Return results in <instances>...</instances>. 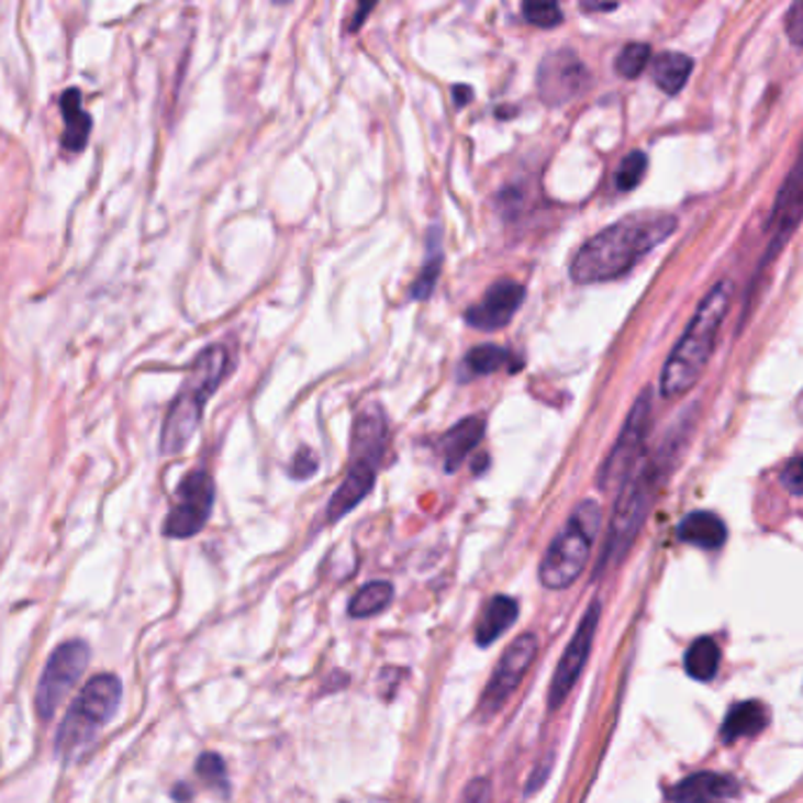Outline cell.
<instances>
[{"mask_svg":"<svg viewBox=\"0 0 803 803\" xmlns=\"http://www.w3.org/2000/svg\"><path fill=\"white\" fill-rule=\"evenodd\" d=\"M677 224L679 220L671 212H632L582 245L570 261V278L589 286L629 274L648 253L677 232Z\"/></svg>","mask_w":803,"mask_h":803,"instance_id":"obj_1","label":"cell"},{"mask_svg":"<svg viewBox=\"0 0 803 803\" xmlns=\"http://www.w3.org/2000/svg\"><path fill=\"white\" fill-rule=\"evenodd\" d=\"M735 286L728 278L718 281L704 294L695 316L688 323L679 344L671 349L660 375V393L665 399H679L691 391L707 368L716 347V337L733 302Z\"/></svg>","mask_w":803,"mask_h":803,"instance_id":"obj_2","label":"cell"},{"mask_svg":"<svg viewBox=\"0 0 803 803\" xmlns=\"http://www.w3.org/2000/svg\"><path fill=\"white\" fill-rule=\"evenodd\" d=\"M669 450L660 448L653 457H642L629 479L620 486L613 518L605 535V545L599 559V572L615 566L629 551L638 531L644 528L648 512L653 510L655 495L669 473Z\"/></svg>","mask_w":803,"mask_h":803,"instance_id":"obj_3","label":"cell"},{"mask_svg":"<svg viewBox=\"0 0 803 803\" xmlns=\"http://www.w3.org/2000/svg\"><path fill=\"white\" fill-rule=\"evenodd\" d=\"M228 370H232V354H228L226 344H212V347H205L196 356L187 382L179 391V397L172 401L166 422H163V455H177L185 450L203 420L205 403L224 382Z\"/></svg>","mask_w":803,"mask_h":803,"instance_id":"obj_4","label":"cell"},{"mask_svg":"<svg viewBox=\"0 0 803 803\" xmlns=\"http://www.w3.org/2000/svg\"><path fill=\"white\" fill-rule=\"evenodd\" d=\"M601 526V506L594 500H584L576 506L566 528L554 537L543 564H539V582L554 592H561L576 582L592 556L594 537Z\"/></svg>","mask_w":803,"mask_h":803,"instance_id":"obj_5","label":"cell"},{"mask_svg":"<svg viewBox=\"0 0 803 803\" xmlns=\"http://www.w3.org/2000/svg\"><path fill=\"white\" fill-rule=\"evenodd\" d=\"M123 698L121 679L113 674H97L83 688L64 716L57 733V751L74 757L94 740L109 721L116 716Z\"/></svg>","mask_w":803,"mask_h":803,"instance_id":"obj_6","label":"cell"},{"mask_svg":"<svg viewBox=\"0 0 803 803\" xmlns=\"http://www.w3.org/2000/svg\"><path fill=\"white\" fill-rule=\"evenodd\" d=\"M650 422H653V399L650 389H644L634 401L632 411L625 420V427H622L611 455L605 457V462L601 465L596 483L603 493L620 490V486L629 479L634 467L642 462Z\"/></svg>","mask_w":803,"mask_h":803,"instance_id":"obj_7","label":"cell"},{"mask_svg":"<svg viewBox=\"0 0 803 803\" xmlns=\"http://www.w3.org/2000/svg\"><path fill=\"white\" fill-rule=\"evenodd\" d=\"M90 665V646L80 638L59 644L51 658L45 662V669L38 681L36 691V710L43 721H51L55 712L62 707V702L74 691L78 679Z\"/></svg>","mask_w":803,"mask_h":803,"instance_id":"obj_8","label":"cell"},{"mask_svg":"<svg viewBox=\"0 0 803 803\" xmlns=\"http://www.w3.org/2000/svg\"><path fill=\"white\" fill-rule=\"evenodd\" d=\"M215 504V481L208 471H191L175 490V502L163 523V535L170 539H187L199 535Z\"/></svg>","mask_w":803,"mask_h":803,"instance_id":"obj_9","label":"cell"},{"mask_svg":"<svg viewBox=\"0 0 803 803\" xmlns=\"http://www.w3.org/2000/svg\"><path fill=\"white\" fill-rule=\"evenodd\" d=\"M537 650H539V644L533 632L516 636L514 642L506 646V650L502 653V658L493 671V677H490L486 691L479 700V714L483 721L493 718L504 707L506 700L516 693V688L521 685L523 677L528 674V669L533 667V662L537 658Z\"/></svg>","mask_w":803,"mask_h":803,"instance_id":"obj_10","label":"cell"},{"mask_svg":"<svg viewBox=\"0 0 803 803\" xmlns=\"http://www.w3.org/2000/svg\"><path fill=\"white\" fill-rule=\"evenodd\" d=\"M599 617H601V601L594 599L592 603L587 605V611L580 620L576 634H572L570 644L566 646L559 665H556V671H554L551 683H549V695H547V704H549L551 712L559 710L561 704L568 700V695L572 693V688H576V683L582 674V669L589 660V655H592Z\"/></svg>","mask_w":803,"mask_h":803,"instance_id":"obj_11","label":"cell"},{"mask_svg":"<svg viewBox=\"0 0 803 803\" xmlns=\"http://www.w3.org/2000/svg\"><path fill=\"white\" fill-rule=\"evenodd\" d=\"M589 83V71L580 57L572 51L549 53L537 69V90L539 97L551 107L566 104L578 97Z\"/></svg>","mask_w":803,"mask_h":803,"instance_id":"obj_12","label":"cell"},{"mask_svg":"<svg viewBox=\"0 0 803 803\" xmlns=\"http://www.w3.org/2000/svg\"><path fill=\"white\" fill-rule=\"evenodd\" d=\"M526 298V288L512 281V278H500L486 290L481 302L465 311V321L483 333H495L500 327L510 325L518 306Z\"/></svg>","mask_w":803,"mask_h":803,"instance_id":"obj_13","label":"cell"},{"mask_svg":"<svg viewBox=\"0 0 803 803\" xmlns=\"http://www.w3.org/2000/svg\"><path fill=\"white\" fill-rule=\"evenodd\" d=\"M801 208H803L801 170H799V166H794L790 177H787V182L782 185V189L778 193V201H776V208H773V218H770V226H773V238H770L766 255L761 257L759 274L782 253L787 241H790L792 234L796 232V226L801 222Z\"/></svg>","mask_w":803,"mask_h":803,"instance_id":"obj_14","label":"cell"},{"mask_svg":"<svg viewBox=\"0 0 803 803\" xmlns=\"http://www.w3.org/2000/svg\"><path fill=\"white\" fill-rule=\"evenodd\" d=\"M387 417L380 405H368L360 411L352 434V460L380 467L387 448Z\"/></svg>","mask_w":803,"mask_h":803,"instance_id":"obj_15","label":"cell"},{"mask_svg":"<svg viewBox=\"0 0 803 803\" xmlns=\"http://www.w3.org/2000/svg\"><path fill=\"white\" fill-rule=\"evenodd\" d=\"M375 479H377V465L352 460L347 477H344V481L335 490V495L327 502V521H339L342 516H347L352 510H356L372 490Z\"/></svg>","mask_w":803,"mask_h":803,"instance_id":"obj_16","label":"cell"},{"mask_svg":"<svg viewBox=\"0 0 803 803\" xmlns=\"http://www.w3.org/2000/svg\"><path fill=\"white\" fill-rule=\"evenodd\" d=\"M737 794L735 780L710 773V770H702L691 778H683L679 784L671 787L667 792V799L671 803H716Z\"/></svg>","mask_w":803,"mask_h":803,"instance_id":"obj_17","label":"cell"},{"mask_svg":"<svg viewBox=\"0 0 803 803\" xmlns=\"http://www.w3.org/2000/svg\"><path fill=\"white\" fill-rule=\"evenodd\" d=\"M486 434V420L481 415H471L457 422L444 436H440V453H444V469L455 473L462 467L465 457L481 444Z\"/></svg>","mask_w":803,"mask_h":803,"instance_id":"obj_18","label":"cell"},{"mask_svg":"<svg viewBox=\"0 0 803 803\" xmlns=\"http://www.w3.org/2000/svg\"><path fill=\"white\" fill-rule=\"evenodd\" d=\"M59 109L64 116L62 146L71 154L83 152L90 140V130H92V119L83 109V92H80L78 88L64 90L62 100H59Z\"/></svg>","mask_w":803,"mask_h":803,"instance_id":"obj_19","label":"cell"},{"mask_svg":"<svg viewBox=\"0 0 803 803\" xmlns=\"http://www.w3.org/2000/svg\"><path fill=\"white\" fill-rule=\"evenodd\" d=\"M677 535L685 545H693L700 549H718L726 545L728 528L726 523L712 512H693L679 523Z\"/></svg>","mask_w":803,"mask_h":803,"instance_id":"obj_20","label":"cell"},{"mask_svg":"<svg viewBox=\"0 0 803 803\" xmlns=\"http://www.w3.org/2000/svg\"><path fill=\"white\" fill-rule=\"evenodd\" d=\"M516 617H518L516 599L502 596V594L493 596L488 601L479 627H477V644L481 648L493 646L506 629H512L516 625Z\"/></svg>","mask_w":803,"mask_h":803,"instance_id":"obj_21","label":"cell"},{"mask_svg":"<svg viewBox=\"0 0 803 803\" xmlns=\"http://www.w3.org/2000/svg\"><path fill=\"white\" fill-rule=\"evenodd\" d=\"M768 724V710L761 702L749 700L740 702L726 714L724 726H721V743L733 745L743 737L759 735Z\"/></svg>","mask_w":803,"mask_h":803,"instance_id":"obj_22","label":"cell"},{"mask_svg":"<svg viewBox=\"0 0 803 803\" xmlns=\"http://www.w3.org/2000/svg\"><path fill=\"white\" fill-rule=\"evenodd\" d=\"M693 71V59L683 53H660L653 59V80L662 92L677 94Z\"/></svg>","mask_w":803,"mask_h":803,"instance_id":"obj_23","label":"cell"},{"mask_svg":"<svg viewBox=\"0 0 803 803\" xmlns=\"http://www.w3.org/2000/svg\"><path fill=\"white\" fill-rule=\"evenodd\" d=\"M721 665V650L714 638L702 636L691 644V648L683 655L685 674L695 681H712L716 677Z\"/></svg>","mask_w":803,"mask_h":803,"instance_id":"obj_24","label":"cell"},{"mask_svg":"<svg viewBox=\"0 0 803 803\" xmlns=\"http://www.w3.org/2000/svg\"><path fill=\"white\" fill-rule=\"evenodd\" d=\"M465 366L471 375H493L500 370H518L523 364H518L516 356L510 354L495 344H481V347H473L465 356Z\"/></svg>","mask_w":803,"mask_h":803,"instance_id":"obj_25","label":"cell"},{"mask_svg":"<svg viewBox=\"0 0 803 803\" xmlns=\"http://www.w3.org/2000/svg\"><path fill=\"white\" fill-rule=\"evenodd\" d=\"M393 599V587L384 580L368 582L358 589L354 599L349 601V615L352 617H372L382 613Z\"/></svg>","mask_w":803,"mask_h":803,"instance_id":"obj_26","label":"cell"},{"mask_svg":"<svg viewBox=\"0 0 803 803\" xmlns=\"http://www.w3.org/2000/svg\"><path fill=\"white\" fill-rule=\"evenodd\" d=\"M438 232H436V241L434 243H430L432 245V255H430V259L427 261H424V269L420 271V276L415 278V283H413V288H411V298L413 300H427L430 298V294L434 292V286H436V281H438V276H440V265H444V255H440V248H438Z\"/></svg>","mask_w":803,"mask_h":803,"instance_id":"obj_27","label":"cell"},{"mask_svg":"<svg viewBox=\"0 0 803 803\" xmlns=\"http://www.w3.org/2000/svg\"><path fill=\"white\" fill-rule=\"evenodd\" d=\"M650 62V45L646 43H629L622 47V53L617 55V62H615V69L622 78H638Z\"/></svg>","mask_w":803,"mask_h":803,"instance_id":"obj_28","label":"cell"},{"mask_svg":"<svg viewBox=\"0 0 803 803\" xmlns=\"http://www.w3.org/2000/svg\"><path fill=\"white\" fill-rule=\"evenodd\" d=\"M646 170H648V156L644 152L627 154L625 158H622L620 168L615 172V187L620 191L636 189L638 185H642V179L646 177Z\"/></svg>","mask_w":803,"mask_h":803,"instance_id":"obj_29","label":"cell"},{"mask_svg":"<svg viewBox=\"0 0 803 803\" xmlns=\"http://www.w3.org/2000/svg\"><path fill=\"white\" fill-rule=\"evenodd\" d=\"M196 773H199V778L215 787V790H220L222 794L228 792V778H226V766H224V759L220 757V754L215 751H205L199 757V761H196Z\"/></svg>","mask_w":803,"mask_h":803,"instance_id":"obj_30","label":"cell"},{"mask_svg":"<svg viewBox=\"0 0 803 803\" xmlns=\"http://www.w3.org/2000/svg\"><path fill=\"white\" fill-rule=\"evenodd\" d=\"M523 18L539 29H554L564 22V12L556 3H545V0H531L523 5Z\"/></svg>","mask_w":803,"mask_h":803,"instance_id":"obj_31","label":"cell"},{"mask_svg":"<svg viewBox=\"0 0 803 803\" xmlns=\"http://www.w3.org/2000/svg\"><path fill=\"white\" fill-rule=\"evenodd\" d=\"M319 469V457L311 453L309 448H302L298 455L292 457V465H290V477L298 479V481H304L309 477H314Z\"/></svg>","mask_w":803,"mask_h":803,"instance_id":"obj_32","label":"cell"},{"mask_svg":"<svg viewBox=\"0 0 803 803\" xmlns=\"http://www.w3.org/2000/svg\"><path fill=\"white\" fill-rule=\"evenodd\" d=\"M782 486L790 490L792 495H801V457L794 455L790 462H787L782 471Z\"/></svg>","mask_w":803,"mask_h":803,"instance_id":"obj_33","label":"cell"},{"mask_svg":"<svg viewBox=\"0 0 803 803\" xmlns=\"http://www.w3.org/2000/svg\"><path fill=\"white\" fill-rule=\"evenodd\" d=\"M490 796V784L483 778H477L473 782H469V787L462 794V803H488Z\"/></svg>","mask_w":803,"mask_h":803,"instance_id":"obj_34","label":"cell"},{"mask_svg":"<svg viewBox=\"0 0 803 803\" xmlns=\"http://www.w3.org/2000/svg\"><path fill=\"white\" fill-rule=\"evenodd\" d=\"M784 24H787V31H790V41L794 45H801V38H803V20H801V5L799 3L792 5L790 14H787Z\"/></svg>","mask_w":803,"mask_h":803,"instance_id":"obj_35","label":"cell"},{"mask_svg":"<svg viewBox=\"0 0 803 803\" xmlns=\"http://www.w3.org/2000/svg\"><path fill=\"white\" fill-rule=\"evenodd\" d=\"M172 796L177 799V801H189L191 799V790H189V787L185 784V782H179L177 787H175V790H172Z\"/></svg>","mask_w":803,"mask_h":803,"instance_id":"obj_36","label":"cell"},{"mask_svg":"<svg viewBox=\"0 0 803 803\" xmlns=\"http://www.w3.org/2000/svg\"><path fill=\"white\" fill-rule=\"evenodd\" d=\"M617 3H605V5H599V3H582V10L584 12H611L615 10Z\"/></svg>","mask_w":803,"mask_h":803,"instance_id":"obj_37","label":"cell"},{"mask_svg":"<svg viewBox=\"0 0 803 803\" xmlns=\"http://www.w3.org/2000/svg\"><path fill=\"white\" fill-rule=\"evenodd\" d=\"M372 10V5H360V10H358V14H356V22H354V26L352 29H358L360 26V22H364V18H366V14Z\"/></svg>","mask_w":803,"mask_h":803,"instance_id":"obj_38","label":"cell"}]
</instances>
